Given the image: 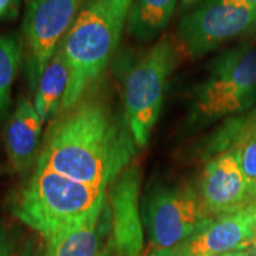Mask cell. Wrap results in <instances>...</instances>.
<instances>
[{"mask_svg": "<svg viewBox=\"0 0 256 256\" xmlns=\"http://www.w3.org/2000/svg\"><path fill=\"white\" fill-rule=\"evenodd\" d=\"M136 148L126 116L121 119L107 102L86 95L54 119L34 166L107 190Z\"/></svg>", "mask_w": 256, "mask_h": 256, "instance_id": "6da1fadb", "label": "cell"}, {"mask_svg": "<svg viewBox=\"0 0 256 256\" xmlns=\"http://www.w3.org/2000/svg\"><path fill=\"white\" fill-rule=\"evenodd\" d=\"M107 190L37 168L12 197L14 215L48 240L82 223L107 203Z\"/></svg>", "mask_w": 256, "mask_h": 256, "instance_id": "7a4b0ae2", "label": "cell"}, {"mask_svg": "<svg viewBox=\"0 0 256 256\" xmlns=\"http://www.w3.org/2000/svg\"><path fill=\"white\" fill-rule=\"evenodd\" d=\"M120 38L98 0H86L60 44L69 75L63 110L72 108L87 95L104 72Z\"/></svg>", "mask_w": 256, "mask_h": 256, "instance_id": "3957f363", "label": "cell"}, {"mask_svg": "<svg viewBox=\"0 0 256 256\" xmlns=\"http://www.w3.org/2000/svg\"><path fill=\"white\" fill-rule=\"evenodd\" d=\"M256 104V46L243 42L212 60L194 92L192 121L210 124L246 113Z\"/></svg>", "mask_w": 256, "mask_h": 256, "instance_id": "277c9868", "label": "cell"}, {"mask_svg": "<svg viewBox=\"0 0 256 256\" xmlns=\"http://www.w3.org/2000/svg\"><path fill=\"white\" fill-rule=\"evenodd\" d=\"M177 62V46L171 38L164 37L128 74L124 94V116L138 147L148 144Z\"/></svg>", "mask_w": 256, "mask_h": 256, "instance_id": "5b68a950", "label": "cell"}, {"mask_svg": "<svg viewBox=\"0 0 256 256\" xmlns=\"http://www.w3.org/2000/svg\"><path fill=\"white\" fill-rule=\"evenodd\" d=\"M214 217L191 185H160L144 202V226L156 249L177 247Z\"/></svg>", "mask_w": 256, "mask_h": 256, "instance_id": "8992f818", "label": "cell"}, {"mask_svg": "<svg viewBox=\"0 0 256 256\" xmlns=\"http://www.w3.org/2000/svg\"><path fill=\"white\" fill-rule=\"evenodd\" d=\"M256 25V8L248 0H206L180 20L177 31L182 50L191 58L247 36Z\"/></svg>", "mask_w": 256, "mask_h": 256, "instance_id": "52a82bcc", "label": "cell"}, {"mask_svg": "<svg viewBox=\"0 0 256 256\" xmlns=\"http://www.w3.org/2000/svg\"><path fill=\"white\" fill-rule=\"evenodd\" d=\"M83 0H25L23 49L31 90L75 22Z\"/></svg>", "mask_w": 256, "mask_h": 256, "instance_id": "ba28073f", "label": "cell"}, {"mask_svg": "<svg viewBox=\"0 0 256 256\" xmlns=\"http://www.w3.org/2000/svg\"><path fill=\"white\" fill-rule=\"evenodd\" d=\"M139 168L128 166L110 185V238L108 246L118 256H142L144 229L139 212Z\"/></svg>", "mask_w": 256, "mask_h": 256, "instance_id": "9c48e42d", "label": "cell"}, {"mask_svg": "<svg viewBox=\"0 0 256 256\" xmlns=\"http://www.w3.org/2000/svg\"><path fill=\"white\" fill-rule=\"evenodd\" d=\"M197 190L204 206L215 217L242 209L254 202L234 150L211 156L203 170Z\"/></svg>", "mask_w": 256, "mask_h": 256, "instance_id": "30bf717a", "label": "cell"}, {"mask_svg": "<svg viewBox=\"0 0 256 256\" xmlns=\"http://www.w3.org/2000/svg\"><path fill=\"white\" fill-rule=\"evenodd\" d=\"M256 226V203L214 217L194 236L177 246L184 256H220L248 249Z\"/></svg>", "mask_w": 256, "mask_h": 256, "instance_id": "8fae6325", "label": "cell"}, {"mask_svg": "<svg viewBox=\"0 0 256 256\" xmlns=\"http://www.w3.org/2000/svg\"><path fill=\"white\" fill-rule=\"evenodd\" d=\"M43 121L34 104L20 98L5 128V145L12 168L18 174H26L37 162L42 147Z\"/></svg>", "mask_w": 256, "mask_h": 256, "instance_id": "7c38bea8", "label": "cell"}, {"mask_svg": "<svg viewBox=\"0 0 256 256\" xmlns=\"http://www.w3.org/2000/svg\"><path fill=\"white\" fill-rule=\"evenodd\" d=\"M110 208L104 209L72 228L63 230L46 240L43 256H98L102 246L110 238Z\"/></svg>", "mask_w": 256, "mask_h": 256, "instance_id": "4fadbf2b", "label": "cell"}, {"mask_svg": "<svg viewBox=\"0 0 256 256\" xmlns=\"http://www.w3.org/2000/svg\"><path fill=\"white\" fill-rule=\"evenodd\" d=\"M177 0H133L127 31L138 40H152L168 28Z\"/></svg>", "mask_w": 256, "mask_h": 256, "instance_id": "5bb4252c", "label": "cell"}, {"mask_svg": "<svg viewBox=\"0 0 256 256\" xmlns=\"http://www.w3.org/2000/svg\"><path fill=\"white\" fill-rule=\"evenodd\" d=\"M69 75L62 52V48L57 49L56 54L48 64L43 75L34 90V108L40 119L46 122L58 110L68 88Z\"/></svg>", "mask_w": 256, "mask_h": 256, "instance_id": "9a60e30c", "label": "cell"}, {"mask_svg": "<svg viewBox=\"0 0 256 256\" xmlns=\"http://www.w3.org/2000/svg\"><path fill=\"white\" fill-rule=\"evenodd\" d=\"M23 40L16 34H0V122L11 108L12 86L24 55Z\"/></svg>", "mask_w": 256, "mask_h": 256, "instance_id": "2e32d148", "label": "cell"}, {"mask_svg": "<svg viewBox=\"0 0 256 256\" xmlns=\"http://www.w3.org/2000/svg\"><path fill=\"white\" fill-rule=\"evenodd\" d=\"M256 132V104L246 113L229 118L208 139L204 153L208 158L230 150L240 140Z\"/></svg>", "mask_w": 256, "mask_h": 256, "instance_id": "e0dca14e", "label": "cell"}, {"mask_svg": "<svg viewBox=\"0 0 256 256\" xmlns=\"http://www.w3.org/2000/svg\"><path fill=\"white\" fill-rule=\"evenodd\" d=\"M230 150H234L238 156L240 164L252 196L256 188V132L243 138Z\"/></svg>", "mask_w": 256, "mask_h": 256, "instance_id": "ac0fdd59", "label": "cell"}, {"mask_svg": "<svg viewBox=\"0 0 256 256\" xmlns=\"http://www.w3.org/2000/svg\"><path fill=\"white\" fill-rule=\"evenodd\" d=\"M121 37L133 0H98Z\"/></svg>", "mask_w": 256, "mask_h": 256, "instance_id": "d6986e66", "label": "cell"}, {"mask_svg": "<svg viewBox=\"0 0 256 256\" xmlns=\"http://www.w3.org/2000/svg\"><path fill=\"white\" fill-rule=\"evenodd\" d=\"M22 0H0V20L14 19L20 10Z\"/></svg>", "mask_w": 256, "mask_h": 256, "instance_id": "ffe728a7", "label": "cell"}, {"mask_svg": "<svg viewBox=\"0 0 256 256\" xmlns=\"http://www.w3.org/2000/svg\"><path fill=\"white\" fill-rule=\"evenodd\" d=\"M14 244L4 226H0V256H11Z\"/></svg>", "mask_w": 256, "mask_h": 256, "instance_id": "44dd1931", "label": "cell"}, {"mask_svg": "<svg viewBox=\"0 0 256 256\" xmlns=\"http://www.w3.org/2000/svg\"><path fill=\"white\" fill-rule=\"evenodd\" d=\"M150 256H184L182 252L177 247L165 248V249H156Z\"/></svg>", "mask_w": 256, "mask_h": 256, "instance_id": "7402d4cb", "label": "cell"}, {"mask_svg": "<svg viewBox=\"0 0 256 256\" xmlns=\"http://www.w3.org/2000/svg\"><path fill=\"white\" fill-rule=\"evenodd\" d=\"M246 38H247V40H246L247 43H252V44H255V46H256V25L254 28H252V30L249 32L247 36H246Z\"/></svg>", "mask_w": 256, "mask_h": 256, "instance_id": "603a6c76", "label": "cell"}, {"mask_svg": "<svg viewBox=\"0 0 256 256\" xmlns=\"http://www.w3.org/2000/svg\"><path fill=\"white\" fill-rule=\"evenodd\" d=\"M248 249L256 256V226H255L254 232H252V240H250V244H249Z\"/></svg>", "mask_w": 256, "mask_h": 256, "instance_id": "cb8c5ba5", "label": "cell"}, {"mask_svg": "<svg viewBox=\"0 0 256 256\" xmlns=\"http://www.w3.org/2000/svg\"><path fill=\"white\" fill-rule=\"evenodd\" d=\"M98 256H118V255L115 254L113 249H112V248L110 247V246H108V247L104 248V250H102Z\"/></svg>", "mask_w": 256, "mask_h": 256, "instance_id": "d4e9b609", "label": "cell"}, {"mask_svg": "<svg viewBox=\"0 0 256 256\" xmlns=\"http://www.w3.org/2000/svg\"><path fill=\"white\" fill-rule=\"evenodd\" d=\"M220 256H236V252H228V254H223V255H220Z\"/></svg>", "mask_w": 256, "mask_h": 256, "instance_id": "484cf974", "label": "cell"}, {"mask_svg": "<svg viewBox=\"0 0 256 256\" xmlns=\"http://www.w3.org/2000/svg\"><path fill=\"white\" fill-rule=\"evenodd\" d=\"M252 200H254L255 203H256V188H255L254 192H252Z\"/></svg>", "mask_w": 256, "mask_h": 256, "instance_id": "4316f807", "label": "cell"}, {"mask_svg": "<svg viewBox=\"0 0 256 256\" xmlns=\"http://www.w3.org/2000/svg\"><path fill=\"white\" fill-rule=\"evenodd\" d=\"M248 2H250L252 6H255V8H256V0H248Z\"/></svg>", "mask_w": 256, "mask_h": 256, "instance_id": "83f0119b", "label": "cell"}, {"mask_svg": "<svg viewBox=\"0 0 256 256\" xmlns=\"http://www.w3.org/2000/svg\"><path fill=\"white\" fill-rule=\"evenodd\" d=\"M184 2H191V0H184Z\"/></svg>", "mask_w": 256, "mask_h": 256, "instance_id": "f1b7e54d", "label": "cell"}]
</instances>
